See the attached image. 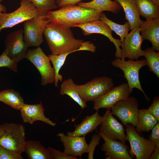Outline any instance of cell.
<instances>
[{"label":"cell","mask_w":159,"mask_h":159,"mask_svg":"<svg viewBox=\"0 0 159 159\" xmlns=\"http://www.w3.org/2000/svg\"><path fill=\"white\" fill-rule=\"evenodd\" d=\"M96 47L92 42L90 41H83L81 44L76 51L81 50H86L93 53L96 52Z\"/></svg>","instance_id":"38"},{"label":"cell","mask_w":159,"mask_h":159,"mask_svg":"<svg viewBox=\"0 0 159 159\" xmlns=\"http://www.w3.org/2000/svg\"><path fill=\"white\" fill-rule=\"evenodd\" d=\"M0 102L14 109L19 110L24 104L23 99L19 93L10 89L0 92Z\"/></svg>","instance_id":"25"},{"label":"cell","mask_w":159,"mask_h":159,"mask_svg":"<svg viewBox=\"0 0 159 159\" xmlns=\"http://www.w3.org/2000/svg\"><path fill=\"white\" fill-rule=\"evenodd\" d=\"M100 19L106 24L112 31L120 36L122 44L125 38L128 34L130 30V26L128 22L127 21H125L124 24H117L108 18L103 12L101 15Z\"/></svg>","instance_id":"28"},{"label":"cell","mask_w":159,"mask_h":159,"mask_svg":"<svg viewBox=\"0 0 159 159\" xmlns=\"http://www.w3.org/2000/svg\"><path fill=\"white\" fill-rule=\"evenodd\" d=\"M114 85L111 78L104 76L95 77L83 85L75 84V87L82 99L86 103L94 102L110 90Z\"/></svg>","instance_id":"4"},{"label":"cell","mask_w":159,"mask_h":159,"mask_svg":"<svg viewBox=\"0 0 159 159\" xmlns=\"http://www.w3.org/2000/svg\"><path fill=\"white\" fill-rule=\"evenodd\" d=\"M24 126L14 123L0 125V146L8 150L21 154L26 142Z\"/></svg>","instance_id":"3"},{"label":"cell","mask_w":159,"mask_h":159,"mask_svg":"<svg viewBox=\"0 0 159 159\" xmlns=\"http://www.w3.org/2000/svg\"><path fill=\"white\" fill-rule=\"evenodd\" d=\"M140 16L147 21L159 18V6L151 0H135Z\"/></svg>","instance_id":"24"},{"label":"cell","mask_w":159,"mask_h":159,"mask_svg":"<svg viewBox=\"0 0 159 159\" xmlns=\"http://www.w3.org/2000/svg\"><path fill=\"white\" fill-rule=\"evenodd\" d=\"M47 148L54 159H77V157L67 155L64 152L48 146Z\"/></svg>","instance_id":"36"},{"label":"cell","mask_w":159,"mask_h":159,"mask_svg":"<svg viewBox=\"0 0 159 159\" xmlns=\"http://www.w3.org/2000/svg\"><path fill=\"white\" fill-rule=\"evenodd\" d=\"M102 12L76 4H70L56 11H49L46 18L49 22L71 28L76 25L100 19Z\"/></svg>","instance_id":"2"},{"label":"cell","mask_w":159,"mask_h":159,"mask_svg":"<svg viewBox=\"0 0 159 159\" xmlns=\"http://www.w3.org/2000/svg\"><path fill=\"white\" fill-rule=\"evenodd\" d=\"M139 103L134 97L129 96L115 103L111 109L113 115L116 116L123 125L132 124L137 128L138 125Z\"/></svg>","instance_id":"9"},{"label":"cell","mask_w":159,"mask_h":159,"mask_svg":"<svg viewBox=\"0 0 159 159\" xmlns=\"http://www.w3.org/2000/svg\"><path fill=\"white\" fill-rule=\"evenodd\" d=\"M4 51L17 63L25 58L29 47L23 38V29H20L9 34L5 40Z\"/></svg>","instance_id":"11"},{"label":"cell","mask_w":159,"mask_h":159,"mask_svg":"<svg viewBox=\"0 0 159 159\" xmlns=\"http://www.w3.org/2000/svg\"><path fill=\"white\" fill-rule=\"evenodd\" d=\"M49 21L39 15L24 22V39L28 47H40L44 42V32Z\"/></svg>","instance_id":"10"},{"label":"cell","mask_w":159,"mask_h":159,"mask_svg":"<svg viewBox=\"0 0 159 159\" xmlns=\"http://www.w3.org/2000/svg\"><path fill=\"white\" fill-rule=\"evenodd\" d=\"M77 4L81 6L97 10L100 12L107 11L115 14L120 12L122 8L118 2L112 0H93L88 2L80 1Z\"/></svg>","instance_id":"23"},{"label":"cell","mask_w":159,"mask_h":159,"mask_svg":"<svg viewBox=\"0 0 159 159\" xmlns=\"http://www.w3.org/2000/svg\"><path fill=\"white\" fill-rule=\"evenodd\" d=\"M144 57L145 58L147 65L149 71L159 78V52H156L151 48L148 47L144 50Z\"/></svg>","instance_id":"30"},{"label":"cell","mask_w":159,"mask_h":159,"mask_svg":"<svg viewBox=\"0 0 159 159\" xmlns=\"http://www.w3.org/2000/svg\"><path fill=\"white\" fill-rule=\"evenodd\" d=\"M59 0H56V3H57H57L59 1Z\"/></svg>","instance_id":"43"},{"label":"cell","mask_w":159,"mask_h":159,"mask_svg":"<svg viewBox=\"0 0 159 159\" xmlns=\"http://www.w3.org/2000/svg\"><path fill=\"white\" fill-rule=\"evenodd\" d=\"M21 154L6 149L0 146V159H23Z\"/></svg>","instance_id":"34"},{"label":"cell","mask_w":159,"mask_h":159,"mask_svg":"<svg viewBox=\"0 0 159 159\" xmlns=\"http://www.w3.org/2000/svg\"><path fill=\"white\" fill-rule=\"evenodd\" d=\"M3 0H0V13H6L7 9L6 7L1 4V2Z\"/></svg>","instance_id":"41"},{"label":"cell","mask_w":159,"mask_h":159,"mask_svg":"<svg viewBox=\"0 0 159 159\" xmlns=\"http://www.w3.org/2000/svg\"><path fill=\"white\" fill-rule=\"evenodd\" d=\"M122 8L125 14V19L128 22L130 30L140 27L142 20L136 7L135 0H115Z\"/></svg>","instance_id":"21"},{"label":"cell","mask_w":159,"mask_h":159,"mask_svg":"<svg viewBox=\"0 0 159 159\" xmlns=\"http://www.w3.org/2000/svg\"><path fill=\"white\" fill-rule=\"evenodd\" d=\"M141 35L144 40L147 39L152 44L151 47L159 51V18L150 21H143L140 27Z\"/></svg>","instance_id":"19"},{"label":"cell","mask_w":159,"mask_h":159,"mask_svg":"<svg viewBox=\"0 0 159 159\" xmlns=\"http://www.w3.org/2000/svg\"><path fill=\"white\" fill-rule=\"evenodd\" d=\"M149 136V139L152 142L155 147L159 148V123L158 122L152 129Z\"/></svg>","instance_id":"37"},{"label":"cell","mask_w":159,"mask_h":159,"mask_svg":"<svg viewBox=\"0 0 159 159\" xmlns=\"http://www.w3.org/2000/svg\"><path fill=\"white\" fill-rule=\"evenodd\" d=\"M111 63L113 66L120 69L123 72L130 94L132 92L133 88H137L143 93L148 101H150L149 98L142 87L139 78L140 69L143 67L147 65L145 59L135 61L129 59L125 61L116 58L111 62Z\"/></svg>","instance_id":"5"},{"label":"cell","mask_w":159,"mask_h":159,"mask_svg":"<svg viewBox=\"0 0 159 159\" xmlns=\"http://www.w3.org/2000/svg\"><path fill=\"white\" fill-rule=\"evenodd\" d=\"M83 0H59L57 3L58 7L70 4H76ZM91 1L93 0H90Z\"/></svg>","instance_id":"39"},{"label":"cell","mask_w":159,"mask_h":159,"mask_svg":"<svg viewBox=\"0 0 159 159\" xmlns=\"http://www.w3.org/2000/svg\"><path fill=\"white\" fill-rule=\"evenodd\" d=\"M74 27L80 28L85 36L92 34H99L107 37L111 42L114 44L116 48L115 56L117 58L122 59V53L120 47L122 46L120 39L114 38L112 34V31L105 23L100 19L88 22L84 24L75 25Z\"/></svg>","instance_id":"12"},{"label":"cell","mask_w":159,"mask_h":159,"mask_svg":"<svg viewBox=\"0 0 159 159\" xmlns=\"http://www.w3.org/2000/svg\"><path fill=\"white\" fill-rule=\"evenodd\" d=\"M64 147V153L69 155L81 158L82 155L87 153L88 144L85 136H70L59 132L57 135Z\"/></svg>","instance_id":"16"},{"label":"cell","mask_w":159,"mask_h":159,"mask_svg":"<svg viewBox=\"0 0 159 159\" xmlns=\"http://www.w3.org/2000/svg\"><path fill=\"white\" fill-rule=\"evenodd\" d=\"M157 6H159V0H151Z\"/></svg>","instance_id":"42"},{"label":"cell","mask_w":159,"mask_h":159,"mask_svg":"<svg viewBox=\"0 0 159 159\" xmlns=\"http://www.w3.org/2000/svg\"><path fill=\"white\" fill-rule=\"evenodd\" d=\"M60 94L66 95L70 97L77 103L82 109L87 107V106L80 96L75 87V84L71 78L62 81L60 86Z\"/></svg>","instance_id":"26"},{"label":"cell","mask_w":159,"mask_h":159,"mask_svg":"<svg viewBox=\"0 0 159 159\" xmlns=\"http://www.w3.org/2000/svg\"><path fill=\"white\" fill-rule=\"evenodd\" d=\"M7 67L15 72L18 71L17 63L11 59L4 51L0 55V67Z\"/></svg>","instance_id":"32"},{"label":"cell","mask_w":159,"mask_h":159,"mask_svg":"<svg viewBox=\"0 0 159 159\" xmlns=\"http://www.w3.org/2000/svg\"><path fill=\"white\" fill-rule=\"evenodd\" d=\"M94 134L92 137L91 141L88 144V159H93L95 149L97 145L99 144L101 136L98 132Z\"/></svg>","instance_id":"33"},{"label":"cell","mask_w":159,"mask_h":159,"mask_svg":"<svg viewBox=\"0 0 159 159\" xmlns=\"http://www.w3.org/2000/svg\"><path fill=\"white\" fill-rule=\"evenodd\" d=\"M105 141L101 148L106 159H132L128 150L129 148L125 143L110 139L101 132H98Z\"/></svg>","instance_id":"17"},{"label":"cell","mask_w":159,"mask_h":159,"mask_svg":"<svg viewBox=\"0 0 159 159\" xmlns=\"http://www.w3.org/2000/svg\"><path fill=\"white\" fill-rule=\"evenodd\" d=\"M25 58L36 67L41 76V84L43 86L54 82L55 73L50 61L40 47L28 50Z\"/></svg>","instance_id":"7"},{"label":"cell","mask_w":159,"mask_h":159,"mask_svg":"<svg viewBox=\"0 0 159 159\" xmlns=\"http://www.w3.org/2000/svg\"><path fill=\"white\" fill-rule=\"evenodd\" d=\"M149 112L159 122V97L158 96L153 98V102L148 109Z\"/></svg>","instance_id":"35"},{"label":"cell","mask_w":159,"mask_h":159,"mask_svg":"<svg viewBox=\"0 0 159 159\" xmlns=\"http://www.w3.org/2000/svg\"><path fill=\"white\" fill-rule=\"evenodd\" d=\"M71 52L65 53L58 55L50 54L48 56L52 63L55 73L54 86L57 87L59 81L62 82V75L59 74V71L65 61L67 57Z\"/></svg>","instance_id":"29"},{"label":"cell","mask_w":159,"mask_h":159,"mask_svg":"<svg viewBox=\"0 0 159 159\" xmlns=\"http://www.w3.org/2000/svg\"><path fill=\"white\" fill-rule=\"evenodd\" d=\"M159 122L148 111V109L139 110L138 125L137 130L141 132L151 130Z\"/></svg>","instance_id":"27"},{"label":"cell","mask_w":159,"mask_h":159,"mask_svg":"<svg viewBox=\"0 0 159 159\" xmlns=\"http://www.w3.org/2000/svg\"><path fill=\"white\" fill-rule=\"evenodd\" d=\"M127 83L113 87L106 93L95 100L94 110L98 111L100 108L110 110L114 105L119 101L125 99L130 95Z\"/></svg>","instance_id":"14"},{"label":"cell","mask_w":159,"mask_h":159,"mask_svg":"<svg viewBox=\"0 0 159 159\" xmlns=\"http://www.w3.org/2000/svg\"><path fill=\"white\" fill-rule=\"evenodd\" d=\"M102 116L100 115L98 111L90 116L85 117L81 123L77 125L74 130L68 131L67 135L70 136H85L88 133L96 130L97 127L100 125Z\"/></svg>","instance_id":"20"},{"label":"cell","mask_w":159,"mask_h":159,"mask_svg":"<svg viewBox=\"0 0 159 159\" xmlns=\"http://www.w3.org/2000/svg\"><path fill=\"white\" fill-rule=\"evenodd\" d=\"M20 4L12 12L0 13V32L39 15L37 8L30 2L20 1Z\"/></svg>","instance_id":"8"},{"label":"cell","mask_w":159,"mask_h":159,"mask_svg":"<svg viewBox=\"0 0 159 159\" xmlns=\"http://www.w3.org/2000/svg\"><path fill=\"white\" fill-rule=\"evenodd\" d=\"M125 126L127 140L130 146V155L135 156L136 159H150L156 148L153 143L140 136L132 124L128 123Z\"/></svg>","instance_id":"6"},{"label":"cell","mask_w":159,"mask_h":159,"mask_svg":"<svg viewBox=\"0 0 159 159\" xmlns=\"http://www.w3.org/2000/svg\"><path fill=\"white\" fill-rule=\"evenodd\" d=\"M159 159V148H155V149L152 154L150 159Z\"/></svg>","instance_id":"40"},{"label":"cell","mask_w":159,"mask_h":159,"mask_svg":"<svg viewBox=\"0 0 159 159\" xmlns=\"http://www.w3.org/2000/svg\"><path fill=\"white\" fill-rule=\"evenodd\" d=\"M52 54L76 52L84 41L74 37L70 27L49 22L43 33Z\"/></svg>","instance_id":"1"},{"label":"cell","mask_w":159,"mask_h":159,"mask_svg":"<svg viewBox=\"0 0 159 159\" xmlns=\"http://www.w3.org/2000/svg\"><path fill=\"white\" fill-rule=\"evenodd\" d=\"M21 117L24 123L33 124L37 121H42L52 126L56 123L46 117L42 102L35 105L24 104L20 110Z\"/></svg>","instance_id":"18"},{"label":"cell","mask_w":159,"mask_h":159,"mask_svg":"<svg viewBox=\"0 0 159 159\" xmlns=\"http://www.w3.org/2000/svg\"><path fill=\"white\" fill-rule=\"evenodd\" d=\"M100 125V132L108 138L114 140H119L125 143L127 141L123 125L113 116L110 110H107L102 116Z\"/></svg>","instance_id":"15"},{"label":"cell","mask_w":159,"mask_h":159,"mask_svg":"<svg viewBox=\"0 0 159 159\" xmlns=\"http://www.w3.org/2000/svg\"><path fill=\"white\" fill-rule=\"evenodd\" d=\"M31 2L37 9L39 15L46 17L48 12L58 7L56 0H20Z\"/></svg>","instance_id":"31"},{"label":"cell","mask_w":159,"mask_h":159,"mask_svg":"<svg viewBox=\"0 0 159 159\" xmlns=\"http://www.w3.org/2000/svg\"><path fill=\"white\" fill-rule=\"evenodd\" d=\"M24 152L29 159H53V157L47 148L39 141L35 140L26 141Z\"/></svg>","instance_id":"22"},{"label":"cell","mask_w":159,"mask_h":159,"mask_svg":"<svg viewBox=\"0 0 159 159\" xmlns=\"http://www.w3.org/2000/svg\"><path fill=\"white\" fill-rule=\"evenodd\" d=\"M144 40L140 34V28L136 27L125 38L122 44V58L125 60L126 58L132 60H138L141 56H144V50L141 49Z\"/></svg>","instance_id":"13"}]
</instances>
